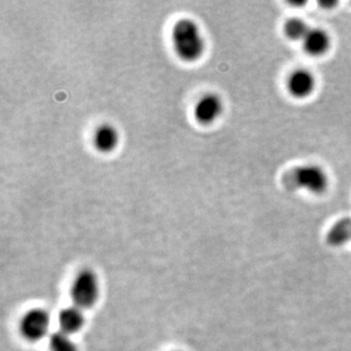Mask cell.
I'll list each match as a JSON object with an SVG mask.
<instances>
[{"label": "cell", "instance_id": "cell-1", "mask_svg": "<svg viewBox=\"0 0 351 351\" xmlns=\"http://www.w3.org/2000/svg\"><path fill=\"white\" fill-rule=\"evenodd\" d=\"M173 48L180 60L193 63L205 53V38L195 21L182 19L174 24L172 30Z\"/></svg>", "mask_w": 351, "mask_h": 351}, {"label": "cell", "instance_id": "cell-2", "mask_svg": "<svg viewBox=\"0 0 351 351\" xmlns=\"http://www.w3.org/2000/svg\"><path fill=\"white\" fill-rule=\"evenodd\" d=\"M291 183L295 188L313 195H322L328 188V176L321 166L306 164L291 173Z\"/></svg>", "mask_w": 351, "mask_h": 351}, {"label": "cell", "instance_id": "cell-3", "mask_svg": "<svg viewBox=\"0 0 351 351\" xmlns=\"http://www.w3.org/2000/svg\"><path fill=\"white\" fill-rule=\"evenodd\" d=\"M99 295V283L98 278L91 269H82L74 278L71 288V297L74 306L86 309L96 304Z\"/></svg>", "mask_w": 351, "mask_h": 351}, {"label": "cell", "instance_id": "cell-4", "mask_svg": "<svg viewBox=\"0 0 351 351\" xmlns=\"http://www.w3.org/2000/svg\"><path fill=\"white\" fill-rule=\"evenodd\" d=\"M50 316L46 311L34 308L25 313L20 321V332L29 341H39L49 330Z\"/></svg>", "mask_w": 351, "mask_h": 351}, {"label": "cell", "instance_id": "cell-5", "mask_svg": "<svg viewBox=\"0 0 351 351\" xmlns=\"http://www.w3.org/2000/svg\"><path fill=\"white\" fill-rule=\"evenodd\" d=\"M224 104L219 95L206 93L199 98L193 108V115L199 124L210 125L222 115Z\"/></svg>", "mask_w": 351, "mask_h": 351}, {"label": "cell", "instance_id": "cell-6", "mask_svg": "<svg viewBox=\"0 0 351 351\" xmlns=\"http://www.w3.org/2000/svg\"><path fill=\"white\" fill-rule=\"evenodd\" d=\"M287 88L292 97L305 99L314 93L316 79L311 71L299 69L290 73L287 80Z\"/></svg>", "mask_w": 351, "mask_h": 351}, {"label": "cell", "instance_id": "cell-7", "mask_svg": "<svg viewBox=\"0 0 351 351\" xmlns=\"http://www.w3.org/2000/svg\"><path fill=\"white\" fill-rule=\"evenodd\" d=\"M119 132L110 123H104L93 133V147L101 154L113 153L119 145Z\"/></svg>", "mask_w": 351, "mask_h": 351}, {"label": "cell", "instance_id": "cell-8", "mask_svg": "<svg viewBox=\"0 0 351 351\" xmlns=\"http://www.w3.org/2000/svg\"><path fill=\"white\" fill-rule=\"evenodd\" d=\"M304 49L311 56H323L331 48V37L326 31L319 27H311L305 39L302 40Z\"/></svg>", "mask_w": 351, "mask_h": 351}, {"label": "cell", "instance_id": "cell-9", "mask_svg": "<svg viewBox=\"0 0 351 351\" xmlns=\"http://www.w3.org/2000/svg\"><path fill=\"white\" fill-rule=\"evenodd\" d=\"M84 324V315L82 309L77 306H71L64 308L58 315V325H60V331L72 335L79 331Z\"/></svg>", "mask_w": 351, "mask_h": 351}, {"label": "cell", "instance_id": "cell-10", "mask_svg": "<svg viewBox=\"0 0 351 351\" xmlns=\"http://www.w3.org/2000/svg\"><path fill=\"white\" fill-rule=\"evenodd\" d=\"M351 241V219H340L332 226L328 233V242L331 245L339 247Z\"/></svg>", "mask_w": 351, "mask_h": 351}, {"label": "cell", "instance_id": "cell-11", "mask_svg": "<svg viewBox=\"0 0 351 351\" xmlns=\"http://www.w3.org/2000/svg\"><path fill=\"white\" fill-rule=\"evenodd\" d=\"M311 27L307 25L305 21L298 17H293L287 21L285 24V34L287 37L293 41H302L308 34Z\"/></svg>", "mask_w": 351, "mask_h": 351}, {"label": "cell", "instance_id": "cell-12", "mask_svg": "<svg viewBox=\"0 0 351 351\" xmlns=\"http://www.w3.org/2000/svg\"><path fill=\"white\" fill-rule=\"evenodd\" d=\"M49 348L51 351H79L70 335H66L60 330L50 335Z\"/></svg>", "mask_w": 351, "mask_h": 351}]
</instances>
